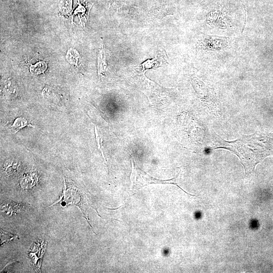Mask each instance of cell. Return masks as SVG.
Listing matches in <instances>:
<instances>
[{"mask_svg": "<svg viewBox=\"0 0 273 273\" xmlns=\"http://www.w3.org/2000/svg\"><path fill=\"white\" fill-rule=\"evenodd\" d=\"M202 49L209 51H218L229 46V37L218 35H205L203 38Z\"/></svg>", "mask_w": 273, "mask_h": 273, "instance_id": "6", "label": "cell"}, {"mask_svg": "<svg viewBox=\"0 0 273 273\" xmlns=\"http://www.w3.org/2000/svg\"><path fill=\"white\" fill-rule=\"evenodd\" d=\"M26 126H33L31 124H28L27 121L25 118L18 117L15 119L11 127L13 131L16 133L20 129Z\"/></svg>", "mask_w": 273, "mask_h": 273, "instance_id": "10", "label": "cell"}, {"mask_svg": "<svg viewBox=\"0 0 273 273\" xmlns=\"http://www.w3.org/2000/svg\"><path fill=\"white\" fill-rule=\"evenodd\" d=\"M64 188L62 194L60 199L52 204L51 206L56 203H60L62 206L68 205L69 204H74L78 207L82 212L83 217L86 219L87 222L94 230L88 220V211L90 207L86 194L80 189H78L75 186L68 187L65 182H64ZM95 234V233L94 232Z\"/></svg>", "mask_w": 273, "mask_h": 273, "instance_id": "3", "label": "cell"}, {"mask_svg": "<svg viewBox=\"0 0 273 273\" xmlns=\"http://www.w3.org/2000/svg\"><path fill=\"white\" fill-rule=\"evenodd\" d=\"M37 179L35 173H29L21 179L20 183L23 188L29 189L32 188L35 184Z\"/></svg>", "mask_w": 273, "mask_h": 273, "instance_id": "9", "label": "cell"}, {"mask_svg": "<svg viewBox=\"0 0 273 273\" xmlns=\"http://www.w3.org/2000/svg\"><path fill=\"white\" fill-rule=\"evenodd\" d=\"M131 164L132 169L130 177L131 180L130 191L131 192H136L143 187L151 184H173L176 185L187 194L195 196L186 192L177 185L175 182V179L178 175L175 178L170 179H159L149 175L140 169L135 162L133 158H131Z\"/></svg>", "mask_w": 273, "mask_h": 273, "instance_id": "4", "label": "cell"}, {"mask_svg": "<svg viewBox=\"0 0 273 273\" xmlns=\"http://www.w3.org/2000/svg\"><path fill=\"white\" fill-rule=\"evenodd\" d=\"M24 207L22 203H16L12 201L4 202L1 206L2 213L6 215L11 216L14 213H18Z\"/></svg>", "mask_w": 273, "mask_h": 273, "instance_id": "7", "label": "cell"}, {"mask_svg": "<svg viewBox=\"0 0 273 273\" xmlns=\"http://www.w3.org/2000/svg\"><path fill=\"white\" fill-rule=\"evenodd\" d=\"M18 236L17 235L13 234L11 233L4 231L3 229H1V246L4 244L7 243L12 240L18 238Z\"/></svg>", "mask_w": 273, "mask_h": 273, "instance_id": "12", "label": "cell"}, {"mask_svg": "<svg viewBox=\"0 0 273 273\" xmlns=\"http://www.w3.org/2000/svg\"><path fill=\"white\" fill-rule=\"evenodd\" d=\"M47 246V242L37 239L28 250V257L34 270L40 272L42 259Z\"/></svg>", "mask_w": 273, "mask_h": 273, "instance_id": "5", "label": "cell"}, {"mask_svg": "<svg viewBox=\"0 0 273 273\" xmlns=\"http://www.w3.org/2000/svg\"><path fill=\"white\" fill-rule=\"evenodd\" d=\"M72 0H58L59 12L63 15H68L72 12Z\"/></svg>", "mask_w": 273, "mask_h": 273, "instance_id": "8", "label": "cell"}, {"mask_svg": "<svg viewBox=\"0 0 273 273\" xmlns=\"http://www.w3.org/2000/svg\"><path fill=\"white\" fill-rule=\"evenodd\" d=\"M47 68V64L45 62L40 61L34 65H30V71L33 74H39L43 73Z\"/></svg>", "mask_w": 273, "mask_h": 273, "instance_id": "11", "label": "cell"}, {"mask_svg": "<svg viewBox=\"0 0 273 273\" xmlns=\"http://www.w3.org/2000/svg\"><path fill=\"white\" fill-rule=\"evenodd\" d=\"M215 135V149H225L237 155L244 167L246 176L250 175L255 166L270 155L268 151L257 141L258 138L255 134L231 142L223 140L216 133Z\"/></svg>", "mask_w": 273, "mask_h": 273, "instance_id": "1", "label": "cell"}, {"mask_svg": "<svg viewBox=\"0 0 273 273\" xmlns=\"http://www.w3.org/2000/svg\"><path fill=\"white\" fill-rule=\"evenodd\" d=\"M94 129H95V133L96 140V142H97V144L98 149L101 152V153L102 154V156H103V158H104L105 161H106L105 158L104 157L103 152V151L102 150V148H101V138H100L99 133H98V130L97 129V127L96 126H95Z\"/></svg>", "mask_w": 273, "mask_h": 273, "instance_id": "13", "label": "cell"}, {"mask_svg": "<svg viewBox=\"0 0 273 273\" xmlns=\"http://www.w3.org/2000/svg\"><path fill=\"white\" fill-rule=\"evenodd\" d=\"M231 3L213 2L209 4L205 23L209 32L220 34H230L238 29V8L234 10Z\"/></svg>", "mask_w": 273, "mask_h": 273, "instance_id": "2", "label": "cell"}]
</instances>
